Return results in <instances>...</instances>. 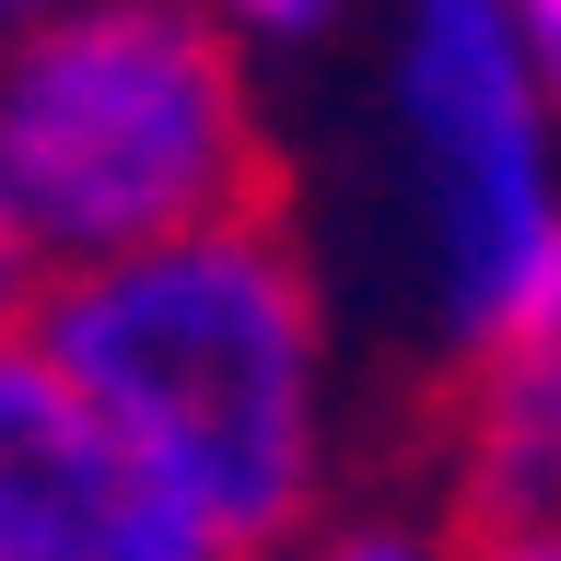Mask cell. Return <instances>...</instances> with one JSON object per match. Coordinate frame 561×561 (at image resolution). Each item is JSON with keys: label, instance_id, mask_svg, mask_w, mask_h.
<instances>
[{"label": "cell", "instance_id": "cell-2", "mask_svg": "<svg viewBox=\"0 0 561 561\" xmlns=\"http://www.w3.org/2000/svg\"><path fill=\"white\" fill-rule=\"evenodd\" d=\"M0 164L47 257L105 270L140 245L270 210V129L245 35L210 0H70L0 35Z\"/></svg>", "mask_w": 561, "mask_h": 561}, {"label": "cell", "instance_id": "cell-13", "mask_svg": "<svg viewBox=\"0 0 561 561\" xmlns=\"http://www.w3.org/2000/svg\"><path fill=\"white\" fill-rule=\"evenodd\" d=\"M12 24H24V12H12V0H0V35H12Z\"/></svg>", "mask_w": 561, "mask_h": 561}, {"label": "cell", "instance_id": "cell-4", "mask_svg": "<svg viewBox=\"0 0 561 561\" xmlns=\"http://www.w3.org/2000/svg\"><path fill=\"white\" fill-rule=\"evenodd\" d=\"M152 491L105 445L82 386L47 363L35 328L0 340V561H94Z\"/></svg>", "mask_w": 561, "mask_h": 561}, {"label": "cell", "instance_id": "cell-1", "mask_svg": "<svg viewBox=\"0 0 561 561\" xmlns=\"http://www.w3.org/2000/svg\"><path fill=\"white\" fill-rule=\"evenodd\" d=\"M35 340L82 386L129 480L199 538H222L234 561L305 538L328 480V328L305 245L270 210L70 270Z\"/></svg>", "mask_w": 561, "mask_h": 561}, {"label": "cell", "instance_id": "cell-12", "mask_svg": "<svg viewBox=\"0 0 561 561\" xmlns=\"http://www.w3.org/2000/svg\"><path fill=\"white\" fill-rule=\"evenodd\" d=\"M12 12H24V24H35V12H70V0H12Z\"/></svg>", "mask_w": 561, "mask_h": 561}, {"label": "cell", "instance_id": "cell-9", "mask_svg": "<svg viewBox=\"0 0 561 561\" xmlns=\"http://www.w3.org/2000/svg\"><path fill=\"white\" fill-rule=\"evenodd\" d=\"M316 561H445V550H433L421 526L375 515V526H340V538H328V550H316Z\"/></svg>", "mask_w": 561, "mask_h": 561}, {"label": "cell", "instance_id": "cell-6", "mask_svg": "<svg viewBox=\"0 0 561 561\" xmlns=\"http://www.w3.org/2000/svg\"><path fill=\"white\" fill-rule=\"evenodd\" d=\"M47 293H59V257H47L24 187H12V164H0V340H12V328H35V316H47Z\"/></svg>", "mask_w": 561, "mask_h": 561}, {"label": "cell", "instance_id": "cell-5", "mask_svg": "<svg viewBox=\"0 0 561 561\" xmlns=\"http://www.w3.org/2000/svg\"><path fill=\"white\" fill-rule=\"evenodd\" d=\"M468 526H515V515H561V340L491 351L468 363Z\"/></svg>", "mask_w": 561, "mask_h": 561}, {"label": "cell", "instance_id": "cell-7", "mask_svg": "<svg viewBox=\"0 0 561 561\" xmlns=\"http://www.w3.org/2000/svg\"><path fill=\"white\" fill-rule=\"evenodd\" d=\"M94 561H234V550H222V538H199V526L175 515V503H140V515L117 526Z\"/></svg>", "mask_w": 561, "mask_h": 561}, {"label": "cell", "instance_id": "cell-11", "mask_svg": "<svg viewBox=\"0 0 561 561\" xmlns=\"http://www.w3.org/2000/svg\"><path fill=\"white\" fill-rule=\"evenodd\" d=\"M468 561H561V515H515V526H468Z\"/></svg>", "mask_w": 561, "mask_h": 561}, {"label": "cell", "instance_id": "cell-3", "mask_svg": "<svg viewBox=\"0 0 561 561\" xmlns=\"http://www.w3.org/2000/svg\"><path fill=\"white\" fill-rule=\"evenodd\" d=\"M398 140H410L433 316L468 363L561 340V187L550 94L503 0H410L398 12Z\"/></svg>", "mask_w": 561, "mask_h": 561}, {"label": "cell", "instance_id": "cell-10", "mask_svg": "<svg viewBox=\"0 0 561 561\" xmlns=\"http://www.w3.org/2000/svg\"><path fill=\"white\" fill-rule=\"evenodd\" d=\"M515 12V47H526V70H538V94L561 105V0H503Z\"/></svg>", "mask_w": 561, "mask_h": 561}, {"label": "cell", "instance_id": "cell-8", "mask_svg": "<svg viewBox=\"0 0 561 561\" xmlns=\"http://www.w3.org/2000/svg\"><path fill=\"white\" fill-rule=\"evenodd\" d=\"M222 24L245 35V47H305V35H328L351 12V0H210Z\"/></svg>", "mask_w": 561, "mask_h": 561}]
</instances>
